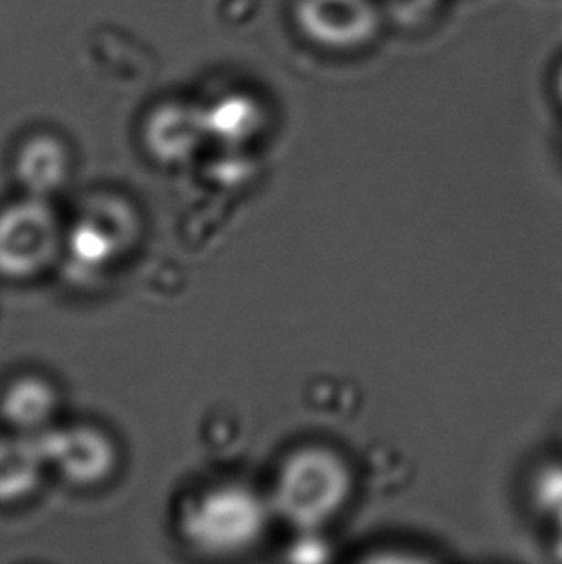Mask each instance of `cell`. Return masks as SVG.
I'll return each mask as SVG.
<instances>
[{"instance_id": "cell-1", "label": "cell", "mask_w": 562, "mask_h": 564, "mask_svg": "<svg viewBox=\"0 0 562 564\" xmlns=\"http://www.w3.org/2000/svg\"><path fill=\"white\" fill-rule=\"evenodd\" d=\"M58 216L45 197H28L0 213V275L25 280L41 274L61 249Z\"/></svg>"}, {"instance_id": "cell-2", "label": "cell", "mask_w": 562, "mask_h": 564, "mask_svg": "<svg viewBox=\"0 0 562 564\" xmlns=\"http://www.w3.org/2000/svg\"><path fill=\"white\" fill-rule=\"evenodd\" d=\"M252 527L251 499L231 488L205 491L185 503L180 514L183 540L203 553L234 550L249 538Z\"/></svg>"}, {"instance_id": "cell-3", "label": "cell", "mask_w": 562, "mask_h": 564, "mask_svg": "<svg viewBox=\"0 0 562 564\" xmlns=\"http://www.w3.org/2000/svg\"><path fill=\"white\" fill-rule=\"evenodd\" d=\"M46 465L77 486H97L116 468V447L99 427L66 426L37 435Z\"/></svg>"}, {"instance_id": "cell-4", "label": "cell", "mask_w": 562, "mask_h": 564, "mask_svg": "<svg viewBox=\"0 0 562 564\" xmlns=\"http://www.w3.org/2000/svg\"><path fill=\"white\" fill-rule=\"evenodd\" d=\"M138 224L128 206L116 198L93 200L68 234V252L85 272L107 267L130 245Z\"/></svg>"}, {"instance_id": "cell-5", "label": "cell", "mask_w": 562, "mask_h": 564, "mask_svg": "<svg viewBox=\"0 0 562 564\" xmlns=\"http://www.w3.org/2000/svg\"><path fill=\"white\" fill-rule=\"evenodd\" d=\"M206 138L203 107L187 100H164L144 118V149L162 164L191 161Z\"/></svg>"}, {"instance_id": "cell-6", "label": "cell", "mask_w": 562, "mask_h": 564, "mask_svg": "<svg viewBox=\"0 0 562 564\" xmlns=\"http://www.w3.org/2000/svg\"><path fill=\"white\" fill-rule=\"evenodd\" d=\"M14 170L28 195L46 197L68 180V147L53 133H35L18 149Z\"/></svg>"}, {"instance_id": "cell-7", "label": "cell", "mask_w": 562, "mask_h": 564, "mask_svg": "<svg viewBox=\"0 0 562 564\" xmlns=\"http://www.w3.org/2000/svg\"><path fill=\"white\" fill-rule=\"evenodd\" d=\"M46 466L37 435L0 437V503H15L31 496Z\"/></svg>"}, {"instance_id": "cell-8", "label": "cell", "mask_w": 562, "mask_h": 564, "mask_svg": "<svg viewBox=\"0 0 562 564\" xmlns=\"http://www.w3.org/2000/svg\"><path fill=\"white\" fill-rule=\"evenodd\" d=\"M56 409V391L48 381L35 376H25L8 386L2 401L0 412L12 424L20 430H39L45 426Z\"/></svg>"}]
</instances>
